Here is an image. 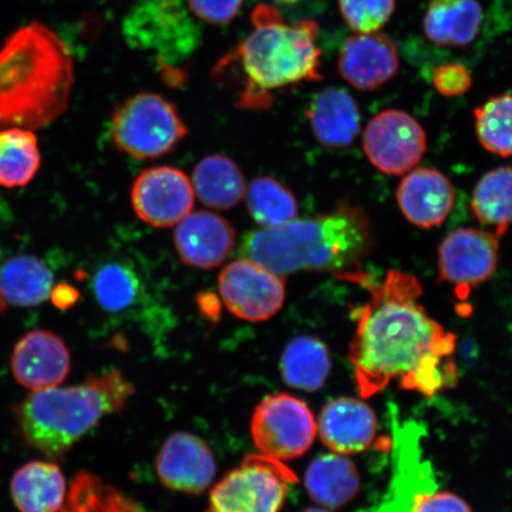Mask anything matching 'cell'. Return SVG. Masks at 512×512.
Here are the masks:
<instances>
[{
	"label": "cell",
	"mask_w": 512,
	"mask_h": 512,
	"mask_svg": "<svg viewBox=\"0 0 512 512\" xmlns=\"http://www.w3.org/2000/svg\"><path fill=\"white\" fill-rule=\"evenodd\" d=\"M305 485L310 497L325 508L348 504L360 491V476L354 463L343 454H324L306 471Z\"/></svg>",
	"instance_id": "24"
},
{
	"label": "cell",
	"mask_w": 512,
	"mask_h": 512,
	"mask_svg": "<svg viewBox=\"0 0 512 512\" xmlns=\"http://www.w3.org/2000/svg\"><path fill=\"white\" fill-rule=\"evenodd\" d=\"M432 81L439 94L447 98L463 95L472 86L469 69L460 63H446L435 68Z\"/></svg>",
	"instance_id": "35"
},
{
	"label": "cell",
	"mask_w": 512,
	"mask_h": 512,
	"mask_svg": "<svg viewBox=\"0 0 512 512\" xmlns=\"http://www.w3.org/2000/svg\"><path fill=\"white\" fill-rule=\"evenodd\" d=\"M72 54L59 36L31 22L0 48V131H37L67 111L74 85Z\"/></svg>",
	"instance_id": "3"
},
{
	"label": "cell",
	"mask_w": 512,
	"mask_h": 512,
	"mask_svg": "<svg viewBox=\"0 0 512 512\" xmlns=\"http://www.w3.org/2000/svg\"><path fill=\"white\" fill-rule=\"evenodd\" d=\"M483 19L478 0H432L427 6L424 31L437 46L463 48L475 41Z\"/></svg>",
	"instance_id": "22"
},
{
	"label": "cell",
	"mask_w": 512,
	"mask_h": 512,
	"mask_svg": "<svg viewBox=\"0 0 512 512\" xmlns=\"http://www.w3.org/2000/svg\"><path fill=\"white\" fill-rule=\"evenodd\" d=\"M252 24L245 40L215 68V75L235 70L240 73L243 86L239 107L267 110L273 104L274 92L323 79L316 22L287 23L274 6L260 4L253 11Z\"/></svg>",
	"instance_id": "4"
},
{
	"label": "cell",
	"mask_w": 512,
	"mask_h": 512,
	"mask_svg": "<svg viewBox=\"0 0 512 512\" xmlns=\"http://www.w3.org/2000/svg\"><path fill=\"white\" fill-rule=\"evenodd\" d=\"M60 512H145L131 498L89 473H79Z\"/></svg>",
	"instance_id": "31"
},
{
	"label": "cell",
	"mask_w": 512,
	"mask_h": 512,
	"mask_svg": "<svg viewBox=\"0 0 512 512\" xmlns=\"http://www.w3.org/2000/svg\"><path fill=\"white\" fill-rule=\"evenodd\" d=\"M11 369L17 382L25 388L34 392L53 388L69 374V350L63 339L53 332L30 331L16 344Z\"/></svg>",
	"instance_id": "16"
},
{
	"label": "cell",
	"mask_w": 512,
	"mask_h": 512,
	"mask_svg": "<svg viewBox=\"0 0 512 512\" xmlns=\"http://www.w3.org/2000/svg\"><path fill=\"white\" fill-rule=\"evenodd\" d=\"M403 216L413 226L431 229L443 224L456 203V188L443 172L431 168L409 171L396 190Z\"/></svg>",
	"instance_id": "17"
},
{
	"label": "cell",
	"mask_w": 512,
	"mask_h": 512,
	"mask_svg": "<svg viewBox=\"0 0 512 512\" xmlns=\"http://www.w3.org/2000/svg\"><path fill=\"white\" fill-rule=\"evenodd\" d=\"M192 187L203 204L232 209L246 194V182L234 160L221 155L203 158L192 175Z\"/></svg>",
	"instance_id": "25"
},
{
	"label": "cell",
	"mask_w": 512,
	"mask_h": 512,
	"mask_svg": "<svg viewBox=\"0 0 512 512\" xmlns=\"http://www.w3.org/2000/svg\"><path fill=\"white\" fill-rule=\"evenodd\" d=\"M278 2L286 5H294L300 2H304V0H278Z\"/></svg>",
	"instance_id": "38"
},
{
	"label": "cell",
	"mask_w": 512,
	"mask_h": 512,
	"mask_svg": "<svg viewBox=\"0 0 512 512\" xmlns=\"http://www.w3.org/2000/svg\"><path fill=\"white\" fill-rule=\"evenodd\" d=\"M247 208L262 227H277L296 219L298 203L290 189L271 177H259L249 184Z\"/></svg>",
	"instance_id": "30"
},
{
	"label": "cell",
	"mask_w": 512,
	"mask_h": 512,
	"mask_svg": "<svg viewBox=\"0 0 512 512\" xmlns=\"http://www.w3.org/2000/svg\"><path fill=\"white\" fill-rule=\"evenodd\" d=\"M480 145L492 155L512 157V94L489 99L475 110Z\"/></svg>",
	"instance_id": "32"
},
{
	"label": "cell",
	"mask_w": 512,
	"mask_h": 512,
	"mask_svg": "<svg viewBox=\"0 0 512 512\" xmlns=\"http://www.w3.org/2000/svg\"><path fill=\"white\" fill-rule=\"evenodd\" d=\"M66 495L60 467L48 462L25 464L11 480V496L21 512H60Z\"/></svg>",
	"instance_id": "23"
},
{
	"label": "cell",
	"mask_w": 512,
	"mask_h": 512,
	"mask_svg": "<svg viewBox=\"0 0 512 512\" xmlns=\"http://www.w3.org/2000/svg\"><path fill=\"white\" fill-rule=\"evenodd\" d=\"M281 375L288 386L305 392H317L331 371L329 349L315 336L293 338L281 357Z\"/></svg>",
	"instance_id": "26"
},
{
	"label": "cell",
	"mask_w": 512,
	"mask_h": 512,
	"mask_svg": "<svg viewBox=\"0 0 512 512\" xmlns=\"http://www.w3.org/2000/svg\"><path fill=\"white\" fill-rule=\"evenodd\" d=\"M188 128L177 108L157 93L131 96L115 110L111 136L117 149L137 159H155L175 149Z\"/></svg>",
	"instance_id": "6"
},
{
	"label": "cell",
	"mask_w": 512,
	"mask_h": 512,
	"mask_svg": "<svg viewBox=\"0 0 512 512\" xmlns=\"http://www.w3.org/2000/svg\"><path fill=\"white\" fill-rule=\"evenodd\" d=\"M50 298L56 307H59L61 310H68L78 302L79 292L72 286L62 284L53 287Z\"/></svg>",
	"instance_id": "37"
},
{
	"label": "cell",
	"mask_w": 512,
	"mask_h": 512,
	"mask_svg": "<svg viewBox=\"0 0 512 512\" xmlns=\"http://www.w3.org/2000/svg\"><path fill=\"white\" fill-rule=\"evenodd\" d=\"M399 69L398 47L392 37L379 31L349 37L339 54V74L358 91H376L393 80Z\"/></svg>",
	"instance_id": "14"
},
{
	"label": "cell",
	"mask_w": 512,
	"mask_h": 512,
	"mask_svg": "<svg viewBox=\"0 0 512 512\" xmlns=\"http://www.w3.org/2000/svg\"><path fill=\"white\" fill-rule=\"evenodd\" d=\"M125 34L133 46L155 50L158 61L169 70L170 80L181 73L176 66L198 46L200 28L192 22L184 0H144L125 21Z\"/></svg>",
	"instance_id": "7"
},
{
	"label": "cell",
	"mask_w": 512,
	"mask_h": 512,
	"mask_svg": "<svg viewBox=\"0 0 512 512\" xmlns=\"http://www.w3.org/2000/svg\"><path fill=\"white\" fill-rule=\"evenodd\" d=\"M313 134L319 144L344 149L355 142L361 130V112L345 89L328 87L312 99L307 110Z\"/></svg>",
	"instance_id": "20"
},
{
	"label": "cell",
	"mask_w": 512,
	"mask_h": 512,
	"mask_svg": "<svg viewBox=\"0 0 512 512\" xmlns=\"http://www.w3.org/2000/svg\"><path fill=\"white\" fill-rule=\"evenodd\" d=\"M499 236L491 230L459 228L438 248L439 281L469 293L494 275L499 260Z\"/></svg>",
	"instance_id": "12"
},
{
	"label": "cell",
	"mask_w": 512,
	"mask_h": 512,
	"mask_svg": "<svg viewBox=\"0 0 512 512\" xmlns=\"http://www.w3.org/2000/svg\"><path fill=\"white\" fill-rule=\"evenodd\" d=\"M317 431L332 452L349 456L366 451L373 444L376 415L366 402L339 398L323 408Z\"/></svg>",
	"instance_id": "19"
},
{
	"label": "cell",
	"mask_w": 512,
	"mask_h": 512,
	"mask_svg": "<svg viewBox=\"0 0 512 512\" xmlns=\"http://www.w3.org/2000/svg\"><path fill=\"white\" fill-rule=\"evenodd\" d=\"M251 432L254 444L265 456L283 462L310 450L317 424L305 402L281 393L267 396L256 406Z\"/></svg>",
	"instance_id": "9"
},
{
	"label": "cell",
	"mask_w": 512,
	"mask_h": 512,
	"mask_svg": "<svg viewBox=\"0 0 512 512\" xmlns=\"http://www.w3.org/2000/svg\"><path fill=\"white\" fill-rule=\"evenodd\" d=\"M350 281L370 293L357 313L349 349L362 398L394 382L425 396L456 386L457 337L421 305L424 290L415 275L389 270L380 283H373L362 271Z\"/></svg>",
	"instance_id": "1"
},
{
	"label": "cell",
	"mask_w": 512,
	"mask_h": 512,
	"mask_svg": "<svg viewBox=\"0 0 512 512\" xmlns=\"http://www.w3.org/2000/svg\"><path fill=\"white\" fill-rule=\"evenodd\" d=\"M471 210L484 227L499 238L512 224V166H499L479 179L473 190Z\"/></svg>",
	"instance_id": "27"
},
{
	"label": "cell",
	"mask_w": 512,
	"mask_h": 512,
	"mask_svg": "<svg viewBox=\"0 0 512 512\" xmlns=\"http://www.w3.org/2000/svg\"><path fill=\"white\" fill-rule=\"evenodd\" d=\"M93 291L102 309L110 313H123L139 302L143 287L133 266L113 261L95 272Z\"/></svg>",
	"instance_id": "29"
},
{
	"label": "cell",
	"mask_w": 512,
	"mask_h": 512,
	"mask_svg": "<svg viewBox=\"0 0 512 512\" xmlns=\"http://www.w3.org/2000/svg\"><path fill=\"white\" fill-rule=\"evenodd\" d=\"M219 290L228 310L251 323L265 322L277 315L286 297L284 277L246 258L223 268Z\"/></svg>",
	"instance_id": "11"
},
{
	"label": "cell",
	"mask_w": 512,
	"mask_h": 512,
	"mask_svg": "<svg viewBox=\"0 0 512 512\" xmlns=\"http://www.w3.org/2000/svg\"><path fill=\"white\" fill-rule=\"evenodd\" d=\"M296 473L278 459L252 454L210 494L206 512H280Z\"/></svg>",
	"instance_id": "8"
},
{
	"label": "cell",
	"mask_w": 512,
	"mask_h": 512,
	"mask_svg": "<svg viewBox=\"0 0 512 512\" xmlns=\"http://www.w3.org/2000/svg\"><path fill=\"white\" fill-rule=\"evenodd\" d=\"M156 469L166 488L189 495L201 494L216 475L214 454L208 445L184 432H176L165 441Z\"/></svg>",
	"instance_id": "15"
},
{
	"label": "cell",
	"mask_w": 512,
	"mask_h": 512,
	"mask_svg": "<svg viewBox=\"0 0 512 512\" xmlns=\"http://www.w3.org/2000/svg\"><path fill=\"white\" fill-rule=\"evenodd\" d=\"M133 393L118 370L75 387L36 390L17 409L19 431L37 451L61 457L106 415L120 412Z\"/></svg>",
	"instance_id": "5"
},
{
	"label": "cell",
	"mask_w": 512,
	"mask_h": 512,
	"mask_svg": "<svg viewBox=\"0 0 512 512\" xmlns=\"http://www.w3.org/2000/svg\"><path fill=\"white\" fill-rule=\"evenodd\" d=\"M54 287V274L40 258L22 254L0 265V312L9 307L43 304Z\"/></svg>",
	"instance_id": "21"
},
{
	"label": "cell",
	"mask_w": 512,
	"mask_h": 512,
	"mask_svg": "<svg viewBox=\"0 0 512 512\" xmlns=\"http://www.w3.org/2000/svg\"><path fill=\"white\" fill-rule=\"evenodd\" d=\"M41 160L34 131L18 127L0 131V187H25L40 170Z\"/></svg>",
	"instance_id": "28"
},
{
	"label": "cell",
	"mask_w": 512,
	"mask_h": 512,
	"mask_svg": "<svg viewBox=\"0 0 512 512\" xmlns=\"http://www.w3.org/2000/svg\"><path fill=\"white\" fill-rule=\"evenodd\" d=\"M363 149L369 162L383 174L405 175L424 158L427 133L411 114L390 108L369 121Z\"/></svg>",
	"instance_id": "10"
},
{
	"label": "cell",
	"mask_w": 512,
	"mask_h": 512,
	"mask_svg": "<svg viewBox=\"0 0 512 512\" xmlns=\"http://www.w3.org/2000/svg\"><path fill=\"white\" fill-rule=\"evenodd\" d=\"M245 0H187L189 11L201 21L226 25L240 14Z\"/></svg>",
	"instance_id": "34"
},
{
	"label": "cell",
	"mask_w": 512,
	"mask_h": 512,
	"mask_svg": "<svg viewBox=\"0 0 512 512\" xmlns=\"http://www.w3.org/2000/svg\"><path fill=\"white\" fill-rule=\"evenodd\" d=\"M374 249V229L366 211L342 201L330 213L253 230L243 238L240 255L280 277L322 271L348 280L363 271Z\"/></svg>",
	"instance_id": "2"
},
{
	"label": "cell",
	"mask_w": 512,
	"mask_h": 512,
	"mask_svg": "<svg viewBox=\"0 0 512 512\" xmlns=\"http://www.w3.org/2000/svg\"><path fill=\"white\" fill-rule=\"evenodd\" d=\"M412 512H472L463 498L452 492H432L416 497Z\"/></svg>",
	"instance_id": "36"
},
{
	"label": "cell",
	"mask_w": 512,
	"mask_h": 512,
	"mask_svg": "<svg viewBox=\"0 0 512 512\" xmlns=\"http://www.w3.org/2000/svg\"><path fill=\"white\" fill-rule=\"evenodd\" d=\"M176 251L183 264L210 270L220 266L235 247V230L223 217L197 211L177 224Z\"/></svg>",
	"instance_id": "18"
},
{
	"label": "cell",
	"mask_w": 512,
	"mask_h": 512,
	"mask_svg": "<svg viewBox=\"0 0 512 512\" xmlns=\"http://www.w3.org/2000/svg\"><path fill=\"white\" fill-rule=\"evenodd\" d=\"M131 201L140 220L152 227L169 228L191 213L195 191L183 171L156 166L143 171L134 181Z\"/></svg>",
	"instance_id": "13"
},
{
	"label": "cell",
	"mask_w": 512,
	"mask_h": 512,
	"mask_svg": "<svg viewBox=\"0 0 512 512\" xmlns=\"http://www.w3.org/2000/svg\"><path fill=\"white\" fill-rule=\"evenodd\" d=\"M303 512H330V511L325 510V509H319V508H309V509L304 510Z\"/></svg>",
	"instance_id": "39"
},
{
	"label": "cell",
	"mask_w": 512,
	"mask_h": 512,
	"mask_svg": "<svg viewBox=\"0 0 512 512\" xmlns=\"http://www.w3.org/2000/svg\"><path fill=\"white\" fill-rule=\"evenodd\" d=\"M339 10L357 34H370L390 21L395 11V0H339Z\"/></svg>",
	"instance_id": "33"
}]
</instances>
